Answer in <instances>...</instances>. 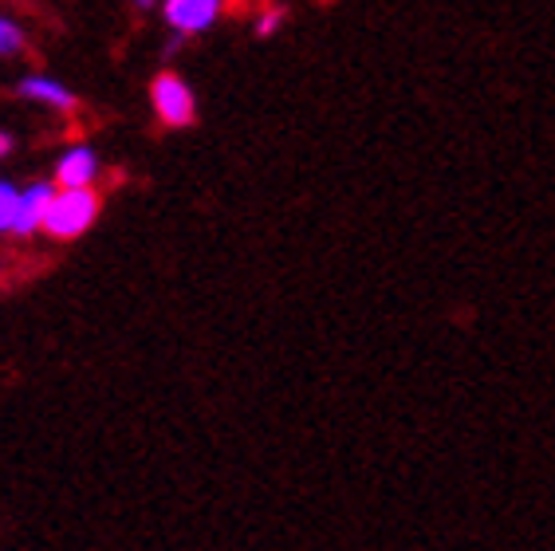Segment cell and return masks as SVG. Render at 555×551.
Returning <instances> with one entry per match:
<instances>
[{"mask_svg": "<svg viewBox=\"0 0 555 551\" xmlns=\"http://www.w3.org/2000/svg\"><path fill=\"white\" fill-rule=\"evenodd\" d=\"M284 21H288V9H284V4H268V9L260 12L257 21H253V33H257L260 40H268V36L276 33V28H280Z\"/></svg>", "mask_w": 555, "mask_h": 551, "instance_id": "cell-9", "label": "cell"}, {"mask_svg": "<svg viewBox=\"0 0 555 551\" xmlns=\"http://www.w3.org/2000/svg\"><path fill=\"white\" fill-rule=\"evenodd\" d=\"M150 106H154V118H158L166 130L193 127V118H197V99H193V87L185 84L178 72H158V75H154V84H150Z\"/></svg>", "mask_w": 555, "mask_h": 551, "instance_id": "cell-2", "label": "cell"}, {"mask_svg": "<svg viewBox=\"0 0 555 551\" xmlns=\"http://www.w3.org/2000/svg\"><path fill=\"white\" fill-rule=\"evenodd\" d=\"M224 12V0H162V21L170 24L173 36H202L209 33Z\"/></svg>", "mask_w": 555, "mask_h": 551, "instance_id": "cell-3", "label": "cell"}, {"mask_svg": "<svg viewBox=\"0 0 555 551\" xmlns=\"http://www.w3.org/2000/svg\"><path fill=\"white\" fill-rule=\"evenodd\" d=\"M99 217L95 185H55L48 213H43V233L55 241H75L83 236Z\"/></svg>", "mask_w": 555, "mask_h": 551, "instance_id": "cell-1", "label": "cell"}, {"mask_svg": "<svg viewBox=\"0 0 555 551\" xmlns=\"http://www.w3.org/2000/svg\"><path fill=\"white\" fill-rule=\"evenodd\" d=\"M16 209H21V185H12V181L0 178V233H12Z\"/></svg>", "mask_w": 555, "mask_h": 551, "instance_id": "cell-8", "label": "cell"}, {"mask_svg": "<svg viewBox=\"0 0 555 551\" xmlns=\"http://www.w3.org/2000/svg\"><path fill=\"white\" fill-rule=\"evenodd\" d=\"M16 95L36 106H48V111H75L79 106L72 87L52 79V75H24L21 84H16Z\"/></svg>", "mask_w": 555, "mask_h": 551, "instance_id": "cell-4", "label": "cell"}, {"mask_svg": "<svg viewBox=\"0 0 555 551\" xmlns=\"http://www.w3.org/2000/svg\"><path fill=\"white\" fill-rule=\"evenodd\" d=\"M130 4H134V9H154L158 0H130Z\"/></svg>", "mask_w": 555, "mask_h": 551, "instance_id": "cell-11", "label": "cell"}, {"mask_svg": "<svg viewBox=\"0 0 555 551\" xmlns=\"http://www.w3.org/2000/svg\"><path fill=\"white\" fill-rule=\"evenodd\" d=\"M52 193V181H33L28 190H21V209H16V221H12V236H33L36 229H43V213H48Z\"/></svg>", "mask_w": 555, "mask_h": 551, "instance_id": "cell-5", "label": "cell"}, {"mask_svg": "<svg viewBox=\"0 0 555 551\" xmlns=\"http://www.w3.org/2000/svg\"><path fill=\"white\" fill-rule=\"evenodd\" d=\"M24 48H28V33L0 12V60H16V55H24Z\"/></svg>", "mask_w": 555, "mask_h": 551, "instance_id": "cell-7", "label": "cell"}, {"mask_svg": "<svg viewBox=\"0 0 555 551\" xmlns=\"http://www.w3.org/2000/svg\"><path fill=\"white\" fill-rule=\"evenodd\" d=\"M99 154L91 146H67L55 162V185H95Z\"/></svg>", "mask_w": 555, "mask_h": 551, "instance_id": "cell-6", "label": "cell"}, {"mask_svg": "<svg viewBox=\"0 0 555 551\" xmlns=\"http://www.w3.org/2000/svg\"><path fill=\"white\" fill-rule=\"evenodd\" d=\"M9 154H12V134L9 130H0V162L9 158Z\"/></svg>", "mask_w": 555, "mask_h": 551, "instance_id": "cell-10", "label": "cell"}]
</instances>
